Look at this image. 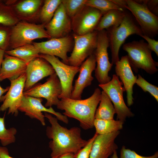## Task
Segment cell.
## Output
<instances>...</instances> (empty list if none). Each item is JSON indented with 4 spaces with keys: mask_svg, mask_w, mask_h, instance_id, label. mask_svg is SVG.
Instances as JSON below:
<instances>
[{
    "mask_svg": "<svg viewBox=\"0 0 158 158\" xmlns=\"http://www.w3.org/2000/svg\"><path fill=\"white\" fill-rule=\"evenodd\" d=\"M44 115L51 125L46 129V135L51 140L49 142L51 158H58L69 153L75 154L86 145L88 140L81 137L80 128L68 129L61 126L57 118L50 114L45 112Z\"/></svg>",
    "mask_w": 158,
    "mask_h": 158,
    "instance_id": "cell-1",
    "label": "cell"
},
{
    "mask_svg": "<svg viewBox=\"0 0 158 158\" xmlns=\"http://www.w3.org/2000/svg\"><path fill=\"white\" fill-rule=\"evenodd\" d=\"M101 93L100 89L97 88L92 95L85 99L61 98L56 105L57 107L64 111L63 114L67 117L78 120L83 129H91L94 127L95 113L100 101Z\"/></svg>",
    "mask_w": 158,
    "mask_h": 158,
    "instance_id": "cell-2",
    "label": "cell"
},
{
    "mask_svg": "<svg viewBox=\"0 0 158 158\" xmlns=\"http://www.w3.org/2000/svg\"><path fill=\"white\" fill-rule=\"evenodd\" d=\"M123 49L127 52L131 66L135 72L140 68L150 74L158 71V63L152 58V51L144 40L133 41L125 44Z\"/></svg>",
    "mask_w": 158,
    "mask_h": 158,
    "instance_id": "cell-3",
    "label": "cell"
},
{
    "mask_svg": "<svg viewBox=\"0 0 158 158\" xmlns=\"http://www.w3.org/2000/svg\"><path fill=\"white\" fill-rule=\"evenodd\" d=\"M106 30L111 52V63L113 65L120 60L119 49L127 38L132 35L140 36L143 34L140 26L137 24L131 15L126 11L124 18L119 26L110 28Z\"/></svg>",
    "mask_w": 158,
    "mask_h": 158,
    "instance_id": "cell-4",
    "label": "cell"
},
{
    "mask_svg": "<svg viewBox=\"0 0 158 158\" xmlns=\"http://www.w3.org/2000/svg\"><path fill=\"white\" fill-rule=\"evenodd\" d=\"M43 38H51L45 29L44 25L18 21L11 27L8 50L31 44L33 40Z\"/></svg>",
    "mask_w": 158,
    "mask_h": 158,
    "instance_id": "cell-5",
    "label": "cell"
},
{
    "mask_svg": "<svg viewBox=\"0 0 158 158\" xmlns=\"http://www.w3.org/2000/svg\"><path fill=\"white\" fill-rule=\"evenodd\" d=\"M125 8L132 13L144 35L152 38L158 33V17L150 11L144 0H126Z\"/></svg>",
    "mask_w": 158,
    "mask_h": 158,
    "instance_id": "cell-6",
    "label": "cell"
},
{
    "mask_svg": "<svg viewBox=\"0 0 158 158\" xmlns=\"http://www.w3.org/2000/svg\"><path fill=\"white\" fill-rule=\"evenodd\" d=\"M109 41L107 31H98L97 47L94 52L97 66L95 76L100 84L106 83L111 80L109 75L113 64L109 60L107 51Z\"/></svg>",
    "mask_w": 158,
    "mask_h": 158,
    "instance_id": "cell-7",
    "label": "cell"
},
{
    "mask_svg": "<svg viewBox=\"0 0 158 158\" xmlns=\"http://www.w3.org/2000/svg\"><path fill=\"white\" fill-rule=\"evenodd\" d=\"M123 84L116 74L108 83L100 84L99 86L108 95L112 102L116 114V120L124 122L126 118L133 117L134 114L126 104L123 97V93L126 91Z\"/></svg>",
    "mask_w": 158,
    "mask_h": 158,
    "instance_id": "cell-8",
    "label": "cell"
},
{
    "mask_svg": "<svg viewBox=\"0 0 158 158\" xmlns=\"http://www.w3.org/2000/svg\"><path fill=\"white\" fill-rule=\"evenodd\" d=\"M39 57L45 60L51 65L59 80L62 92L59 97V99L70 98L73 88V80L79 71L80 67L66 64L54 56L40 54Z\"/></svg>",
    "mask_w": 158,
    "mask_h": 158,
    "instance_id": "cell-9",
    "label": "cell"
},
{
    "mask_svg": "<svg viewBox=\"0 0 158 158\" xmlns=\"http://www.w3.org/2000/svg\"><path fill=\"white\" fill-rule=\"evenodd\" d=\"M98 31L82 35L73 34L74 46L68 58V65L80 67L82 63L95 51L97 47Z\"/></svg>",
    "mask_w": 158,
    "mask_h": 158,
    "instance_id": "cell-10",
    "label": "cell"
},
{
    "mask_svg": "<svg viewBox=\"0 0 158 158\" xmlns=\"http://www.w3.org/2000/svg\"><path fill=\"white\" fill-rule=\"evenodd\" d=\"M61 92V84L55 73L49 76L45 83L36 84L23 93L25 96L45 98L47 102L44 106L47 108L57 105Z\"/></svg>",
    "mask_w": 158,
    "mask_h": 158,
    "instance_id": "cell-11",
    "label": "cell"
},
{
    "mask_svg": "<svg viewBox=\"0 0 158 158\" xmlns=\"http://www.w3.org/2000/svg\"><path fill=\"white\" fill-rule=\"evenodd\" d=\"M103 15L97 9L85 5L71 19V29L73 34L82 35L95 30Z\"/></svg>",
    "mask_w": 158,
    "mask_h": 158,
    "instance_id": "cell-12",
    "label": "cell"
},
{
    "mask_svg": "<svg viewBox=\"0 0 158 158\" xmlns=\"http://www.w3.org/2000/svg\"><path fill=\"white\" fill-rule=\"evenodd\" d=\"M41 98H35L24 95L18 111L25 113V115L31 118L39 121L44 126L45 125V116L42 112L52 114L55 115L58 120L66 123H68V117L61 113L55 111L51 107L49 108L43 106Z\"/></svg>",
    "mask_w": 158,
    "mask_h": 158,
    "instance_id": "cell-13",
    "label": "cell"
},
{
    "mask_svg": "<svg viewBox=\"0 0 158 158\" xmlns=\"http://www.w3.org/2000/svg\"><path fill=\"white\" fill-rule=\"evenodd\" d=\"M26 79L25 73L16 79L10 80V86L6 94L2 96L0 102L3 103L0 107V111L8 109V114L17 116L24 96L23 92Z\"/></svg>",
    "mask_w": 158,
    "mask_h": 158,
    "instance_id": "cell-14",
    "label": "cell"
},
{
    "mask_svg": "<svg viewBox=\"0 0 158 158\" xmlns=\"http://www.w3.org/2000/svg\"><path fill=\"white\" fill-rule=\"evenodd\" d=\"M73 38L68 35L62 38H50L41 42H33L32 44L37 48L40 54L59 57L63 62L68 65L67 53L72 49Z\"/></svg>",
    "mask_w": 158,
    "mask_h": 158,
    "instance_id": "cell-15",
    "label": "cell"
},
{
    "mask_svg": "<svg viewBox=\"0 0 158 158\" xmlns=\"http://www.w3.org/2000/svg\"><path fill=\"white\" fill-rule=\"evenodd\" d=\"M55 73L51 65L44 59L39 57L32 60L27 66L24 92L30 89L43 78Z\"/></svg>",
    "mask_w": 158,
    "mask_h": 158,
    "instance_id": "cell-16",
    "label": "cell"
},
{
    "mask_svg": "<svg viewBox=\"0 0 158 158\" xmlns=\"http://www.w3.org/2000/svg\"><path fill=\"white\" fill-rule=\"evenodd\" d=\"M96 63L94 52L82 63L80 66L79 74L75 80L70 98L76 100L81 99L83 90L91 85L94 79L92 73L95 69Z\"/></svg>",
    "mask_w": 158,
    "mask_h": 158,
    "instance_id": "cell-17",
    "label": "cell"
},
{
    "mask_svg": "<svg viewBox=\"0 0 158 158\" xmlns=\"http://www.w3.org/2000/svg\"><path fill=\"white\" fill-rule=\"evenodd\" d=\"M45 28L51 38H62L69 35L72 30L71 19L62 3L50 21L45 25Z\"/></svg>",
    "mask_w": 158,
    "mask_h": 158,
    "instance_id": "cell-18",
    "label": "cell"
},
{
    "mask_svg": "<svg viewBox=\"0 0 158 158\" xmlns=\"http://www.w3.org/2000/svg\"><path fill=\"white\" fill-rule=\"evenodd\" d=\"M115 65L116 75L120 78L126 92L127 106H130L133 103V87L137 77L133 72L127 55L122 56Z\"/></svg>",
    "mask_w": 158,
    "mask_h": 158,
    "instance_id": "cell-19",
    "label": "cell"
},
{
    "mask_svg": "<svg viewBox=\"0 0 158 158\" xmlns=\"http://www.w3.org/2000/svg\"><path fill=\"white\" fill-rule=\"evenodd\" d=\"M120 131L98 135L93 143L90 158H108L118 148L115 140Z\"/></svg>",
    "mask_w": 158,
    "mask_h": 158,
    "instance_id": "cell-20",
    "label": "cell"
},
{
    "mask_svg": "<svg viewBox=\"0 0 158 158\" xmlns=\"http://www.w3.org/2000/svg\"><path fill=\"white\" fill-rule=\"evenodd\" d=\"M28 63L17 57L5 54L0 71V81L17 79L26 72Z\"/></svg>",
    "mask_w": 158,
    "mask_h": 158,
    "instance_id": "cell-21",
    "label": "cell"
},
{
    "mask_svg": "<svg viewBox=\"0 0 158 158\" xmlns=\"http://www.w3.org/2000/svg\"><path fill=\"white\" fill-rule=\"evenodd\" d=\"M125 11L113 9L104 14L101 17L95 30L97 31L107 30L112 27H117L122 22Z\"/></svg>",
    "mask_w": 158,
    "mask_h": 158,
    "instance_id": "cell-22",
    "label": "cell"
},
{
    "mask_svg": "<svg viewBox=\"0 0 158 158\" xmlns=\"http://www.w3.org/2000/svg\"><path fill=\"white\" fill-rule=\"evenodd\" d=\"M5 52L7 54L17 57L28 63L38 57L40 54L37 48L32 44L6 51Z\"/></svg>",
    "mask_w": 158,
    "mask_h": 158,
    "instance_id": "cell-23",
    "label": "cell"
},
{
    "mask_svg": "<svg viewBox=\"0 0 158 158\" xmlns=\"http://www.w3.org/2000/svg\"><path fill=\"white\" fill-rule=\"evenodd\" d=\"M99 105L97 109L95 119L102 120L114 119L115 110L112 102L107 94L101 92Z\"/></svg>",
    "mask_w": 158,
    "mask_h": 158,
    "instance_id": "cell-24",
    "label": "cell"
},
{
    "mask_svg": "<svg viewBox=\"0 0 158 158\" xmlns=\"http://www.w3.org/2000/svg\"><path fill=\"white\" fill-rule=\"evenodd\" d=\"M124 122L118 120L95 119L94 126L98 135H104L120 131L123 128Z\"/></svg>",
    "mask_w": 158,
    "mask_h": 158,
    "instance_id": "cell-25",
    "label": "cell"
},
{
    "mask_svg": "<svg viewBox=\"0 0 158 158\" xmlns=\"http://www.w3.org/2000/svg\"><path fill=\"white\" fill-rule=\"evenodd\" d=\"M61 3L62 0H61L44 1L39 13L42 24L45 25L50 21L57 8Z\"/></svg>",
    "mask_w": 158,
    "mask_h": 158,
    "instance_id": "cell-26",
    "label": "cell"
},
{
    "mask_svg": "<svg viewBox=\"0 0 158 158\" xmlns=\"http://www.w3.org/2000/svg\"><path fill=\"white\" fill-rule=\"evenodd\" d=\"M42 1L25 0L16 5L15 10L18 14L23 16H29L36 13L39 9Z\"/></svg>",
    "mask_w": 158,
    "mask_h": 158,
    "instance_id": "cell-27",
    "label": "cell"
},
{
    "mask_svg": "<svg viewBox=\"0 0 158 158\" xmlns=\"http://www.w3.org/2000/svg\"><path fill=\"white\" fill-rule=\"evenodd\" d=\"M18 22L13 9L1 1L0 2V24L11 27Z\"/></svg>",
    "mask_w": 158,
    "mask_h": 158,
    "instance_id": "cell-28",
    "label": "cell"
},
{
    "mask_svg": "<svg viewBox=\"0 0 158 158\" xmlns=\"http://www.w3.org/2000/svg\"><path fill=\"white\" fill-rule=\"evenodd\" d=\"M5 116L0 117V140L3 146L14 142L16 140L15 135L17 131L14 127L6 128L4 123Z\"/></svg>",
    "mask_w": 158,
    "mask_h": 158,
    "instance_id": "cell-29",
    "label": "cell"
},
{
    "mask_svg": "<svg viewBox=\"0 0 158 158\" xmlns=\"http://www.w3.org/2000/svg\"><path fill=\"white\" fill-rule=\"evenodd\" d=\"M85 5L97 9L103 15L111 10L124 11V9L119 7L111 0H86Z\"/></svg>",
    "mask_w": 158,
    "mask_h": 158,
    "instance_id": "cell-30",
    "label": "cell"
},
{
    "mask_svg": "<svg viewBox=\"0 0 158 158\" xmlns=\"http://www.w3.org/2000/svg\"><path fill=\"white\" fill-rule=\"evenodd\" d=\"M86 0H63L66 12L71 19L77 15L86 5Z\"/></svg>",
    "mask_w": 158,
    "mask_h": 158,
    "instance_id": "cell-31",
    "label": "cell"
},
{
    "mask_svg": "<svg viewBox=\"0 0 158 158\" xmlns=\"http://www.w3.org/2000/svg\"><path fill=\"white\" fill-rule=\"evenodd\" d=\"M135 83L141 88L145 92L149 93L158 102V87L157 86L149 83L140 74L138 75V78Z\"/></svg>",
    "mask_w": 158,
    "mask_h": 158,
    "instance_id": "cell-32",
    "label": "cell"
},
{
    "mask_svg": "<svg viewBox=\"0 0 158 158\" xmlns=\"http://www.w3.org/2000/svg\"><path fill=\"white\" fill-rule=\"evenodd\" d=\"M11 27L0 24V49L8 50Z\"/></svg>",
    "mask_w": 158,
    "mask_h": 158,
    "instance_id": "cell-33",
    "label": "cell"
},
{
    "mask_svg": "<svg viewBox=\"0 0 158 158\" xmlns=\"http://www.w3.org/2000/svg\"><path fill=\"white\" fill-rule=\"evenodd\" d=\"M98 135L95 133L93 136L88 140L86 145L74 154V158H90L93 143Z\"/></svg>",
    "mask_w": 158,
    "mask_h": 158,
    "instance_id": "cell-34",
    "label": "cell"
},
{
    "mask_svg": "<svg viewBox=\"0 0 158 158\" xmlns=\"http://www.w3.org/2000/svg\"><path fill=\"white\" fill-rule=\"evenodd\" d=\"M120 158H158V152H156L152 155L143 156L137 153L135 151L126 148L123 146L120 151Z\"/></svg>",
    "mask_w": 158,
    "mask_h": 158,
    "instance_id": "cell-35",
    "label": "cell"
},
{
    "mask_svg": "<svg viewBox=\"0 0 158 158\" xmlns=\"http://www.w3.org/2000/svg\"><path fill=\"white\" fill-rule=\"evenodd\" d=\"M140 36L145 39L147 42V44L151 51H154L157 56H158V41L145 35Z\"/></svg>",
    "mask_w": 158,
    "mask_h": 158,
    "instance_id": "cell-36",
    "label": "cell"
},
{
    "mask_svg": "<svg viewBox=\"0 0 158 158\" xmlns=\"http://www.w3.org/2000/svg\"><path fill=\"white\" fill-rule=\"evenodd\" d=\"M147 7L149 10L156 16L158 15V0H144Z\"/></svg>",
    "mask_w": 158,
    "mask_h": 158,
    "instance_id": "cell-37",
    "label": "cell"
},
{
    "mask_svg": "<svg viewBox=\"0 0 158 158\" xmlns=\"http://www.w3.org/2000/svg\"><path fill=\"white\" fill-rule=\"evenodd\" d=\"M0 158H14L10 156L8 149L5 146H0ZM37 158H41L37 157Z\"/></svg>",
    "mask_w": 158,
    "mask_h": 158,
    "instance_id": "cell-38",
    "label": "cell"
},
{
    "mask_svg": "<svg viewBox=\"0 0 158 158\" xmlns=\"http://www.w3.org/2000/svg\"><path fill=\"white\" fill-rule=\"evenodd\" d=\"M115 4L121 8L125 9V6L126 5V0H111Z\"/></svg>",
    "mask_w": 158,
    "mask_h": 158,
    "instance_id": "cell-39",
    "label": "cell"
},
{
    "mask_svg": "<svg viewBox=\"0 0 158 158\" xmlns=\"http://www.w3.org/2000/svg\"><path fill=\"white\" fill-rule=\"evenodd\" d=\"M9 88V86H8L6 88H4L2 87L0 85V100L1 97L3 95L4 93H5L6 92H7L8 91Z\"/></svg>",
    "mask_w": 158,
    "mask_h": 158,
    "instance_id": "cell-40",
    "label": "cell"
},
{
    "mask_svg": "<svg viewBox=\"0 0 158 158\" xmlns=\"http://www.w3.org/2000/svg\"><path fill=\"white\" fill-rule=\"evenodd\" d=\"M5 51L0 49V71L1 67L2 62L4 57Z\"/></svg>",
    "mask_w": 158,
    "mask_h": 158,
    "instance_id": "cell-41",
    "label": "cell"
},
{
    "mask_svg": "<svg viewBox=\"0 0 158 158\" xmlns=\"http://www.w3.org/2000/svg\"><path fill=\"white\" fill-rule=\"evenodd\" d=\"M58 158H74V154L67 153L62 155Z\"/></svg>",
    "mask_w": 158,
    "mask_h": 158,
    "instance_id": "cell-42",
    "label": "cell"
},
{
    "mask_svg": "<svg viewBox=\"0 0 158 158\" xmlns=\"http://www.w3.org/2000/svg\"><path fill=\"white\" fill-rule=\"evenodd\" d=\"M111 158H118L116 150L115 151L112 155Z\"/></svg>",
    "mask_w": 158,
    "mask_h": 158,
    "instance_id": "cell-43",
    "label": "cell"
},
{
    "mask_svg": "<svg viewBox=\"0 0 158 158\" xmlns=\"http://www.w3.org/2000/svg\"><path fill=\"white\" fill-rule=\"evenodd\" d=\"M1 1V0H0V1Z\"/></svg>",
    "mask_w": 158,
    "mask_h": 158,
    "instance_id": "cell-44",
    "label": "cell"
}]
</instances>
